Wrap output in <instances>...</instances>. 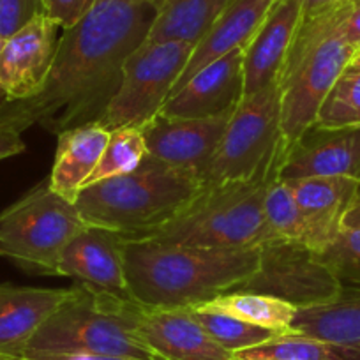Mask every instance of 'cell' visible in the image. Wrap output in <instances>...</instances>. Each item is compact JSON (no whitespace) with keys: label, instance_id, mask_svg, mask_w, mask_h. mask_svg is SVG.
I'll use <instances>...</instances> for the list:
<instances>
[{"label":"cell","instance_id":"1","mask_svg":"<svg viewBox=\"0 0 360 360\" xmlns=\"http://www.w3.org/2000/svg\"><path fill=\"white\" fill-rule=\"evenodd\" d=\"M159 6L148 0H96L64 29L46 83L36 96L0 105V122L58 136L101 120L122 82L126 58L150 34Z\"/></svg>","mask_w":360,"mask_h":360},{"label":"cell","instance_id":"2","mask_svg":"<svg viewBox=\"0 0 360 360\" xmlns=\"http://www.w3.org/2000/svg\"><path fill=\"white\" fill-rule=\"evenodd\" d=\"M258 249H205L129 238L124 245L131 299L150 307H195L235 290L258 269Z\"/></svg>","mask_w":360,"mask_h":360},{"label":"cell","instance_id":"3","mask_svg":"<svg viewBox=\"0 0 360 360\" xmlns=\"http://www.w3.org/2000/svg\"><path fill=\"white\" fill-rule=\"evenodd\" d=\"M202 176L147 152L129 173L85 186L75 205L86 224L140 238L180 214L203 191Z\"/></svg>","mask_w":360,"mask_h":360},{"label":"cell","instance_id":"4","mask_svg":"<svg viewBox=\"0 0 360 360\" xmlns=\"http://www.w3.org/2000/svg\"><path fill=\"white\" fill-rule=\"evenodd\" d=\"M129 300L98 293L76 283L71 297L41 325L18 359L65 360L76 355H117L162 360L138 335Z\"/></svg>","mask_w":360,"mask_h":360},{"label":"cell","instance_id":"5","mask_svg":"<svg viewBox=\"0 0 360 360\" xmlns=\"http://www.w3.org/2000/svg\"><path fill=\"white\" fill-rule=\"evenodd\" d=\"M345 6L346 0L321 15L302 20L293 39L279 76L281 127L286 152L314 126L328 92L356 51L338 30Z\"/></svg>","mask_w":360,"mask_h":360},{"label":"cell","instance_id":"6","mask_svg":"<svg viewBox=\"0 0 360 360\" xmlns=\"http://www.w3.org/2000/svg\"><path fill=\"white\" fill-rule=\"evenodd\" d=\"M278 176L205 186L182 212L140 238L226 251L258 249L274 238L266 226L263 198L270 180Z\"/></svg>","mask_w":360,"mask_h":360},{"label":"cell","instance_id":"7","mask_svg":"<svg viewBox=\"0 0 360 360\" xmlns=\"http://www.w3.org/2000/svg\"><path fill=\"white\" fill-rule=\"evenodd\" d=\"M285 155L281 86L276 82L245 96L235 108L202 180L212 186L279 175Z\"/></svg>","mask_w":360,"mask_h":360},{"label":"cell","instance_id":"8","mask_svg":"<svg viewBox=\"0 0 360 360\" xmlns=\"http://www.w3.org/2000/svg\"><path fill=\"white\" fill-rule=\"evenodd\" d=\"M85 226L75 203L46 179L0 212V256L29 274L58 276L62 251Z\"/></svg>","mask_w":360,"mask_h":360},{"label":"cell","instance_id":"9","mask_svg":"<svg viewBox=\"0 0 360 360\" xmlns=\"http://www.w3.org/2000/svg\"><path fill=\"white\" fill-rule=\"evenodd\" d=\"M195 44L145 39L122 68V82L99 124L105 129L143 127L168 98L191 58Z\"/></svg>","mask_w":360,"mask_h":360},{"label":"cell","instance_id":"10","mask_svg":"<svg viewBox=\"0 0 360 360\" xmlns=\"http://www.w3.org/2000/svg\"><path fill=\"white\" fill-rule=\"evenodd\" d=\"M258 269L235 290L285 300L297 309L328 302L342 283L318 256L299 240L270 238L258 248Z\"/></svg>","mask_w":360,"mask_h":360},{"label":"cell","instance_id":"11","mask_svg":"<svg viewBox=\"0 0 360 360\" xmlns=\"http://www.w3.org/2000/svg\"><path fill=\"white\" fill-rule=\"evenodd\" d=\"M126 240L122 231L86 224L62 251L58 276L75 279L98 293L129 300L124 263Z\"/></svg>","mask_w":360,"mask_h":360},{"label":"cell","instance_id":"12","mask_svg":"<svg viewBox=\"0 0 360 360\" xmlns=\"http://www.w3.org/2000/svg\"><path fill=\"white\" fill-rule=\"evenodd\" d=\"M141 341L162 360H237L198 323L191 307H150L129 300Z\"/></svg>","mask_w":360,"mask_h":360},{"label":"cell","instance_id":"13","mask_svg":"<svg viewBox=\"0 0 360 360\" xmlns=\"http://www.w3.org/2000/svg\"><path fill=\"white\" fill-rule=\"evenodd\" d=\"M244 99V46L216 58L173 92L161 115L205 119L235 112Z\"/></svg>","mask_w":360,"mask_h":360},{"label":"cell","instance_id":"14","mask_svg":"<svg viewBox=\"0 0 360 360\" xmlns=\"http://www.w3.org/2000/svg\"><path fill=\"white\" fill-rule=\"evenodd\" d=\"M58 29L62 27L55 20L41 15L4 41L0 50V89L6 101L29 99L43 89L57 53Z\"/></svg>","mask_w":360,"mask_h":360},{"label":"cell","instance_id":"15","mask_svg":"<svg viewBox=\"0 0 360 360\" xmlns=\"http://www.w3.org/2000/svg\"><path fill=\"white\" fill-rule=\"evenodd\" d=\"M345 176L360 182V126H311L288 148L279 169L281 180Z\"/></svg>","mask_w":360,"mask_h":360},{"label":"cell","instance_id":"16","mask_svg":"<svg viewBox=\"0 0 360 360\" xmlns=\"http://www.w3.org/2000/svg\"><path fill=\"white\" fill-rule=\"evenodd\" d=\"M231 113L205 119H173L158 113L141 127L147 152L202 176L219 147Z\"/></svg>","mask_w":360,"mask_h":360},{"label":"cell","instance_id":"17","mask_svg":"<svg viewBox=\"0 0 360 360\" xmlns=\"http://www.w3.org/2000/svg\"><path fill=\"white\" fill-rule=\"evenodd\" d=\"M302 23V0H278L244 46V98L279 82Z\"/></svg>","mask_w":360,"mask_h":360},{"label":"cell","instance_id":"18","mask_svg":"<svg viewBox=\"0 0 360 360\" xmlns=\"http://www.w3.org/2000/svg\"><path fill=\"white\" fill-rule=\"evenodd\" d=\"M285 182L302 214L306 244L320 251L342 228V217L359 193L360 182L345 176H307Z\"/></svg>","mask_w":360,"mask_h":360},{"label":"cell","instance_id":"19","mask_svg":"<svg viewBox=\"0 0 360 360\" xmlns=\"http://www.w3.org/2000/svg\"><path fill=\"white\" fill-rule=\"evenodd\" d=\"M71 293L72 288L0 285V355L18 359L30 338Z\"/></svg>","mask_w":360,"mask_h":360},{"label":"cell","instance_id":"20","mask_svg":"<svg viewBox=\"0 0 360 360\" xmlns=\"http://www.w3.org/2000/svg\"><path fill=\"white\" fill-rule=\"evenodd\" d=\"M276 2L278 0H233L224 9L219 20L214 23L212 29L207 32V36L195 46L191 58L176 82L173 92L210 62L223 57L233 48L245 46L249 39L255 36L256 30L259 29V25L265 22L266 15L274 8Z\"/></svg>","mask_w":360,"mask_h":360},{"label":"cell","instance_id":"21","mask_svg":"<svg viewBox=\"0 0 360 360\" xmlns=\"http://www.w3.org/2000/svg\"><path fill=\"white\" fill-rule=\"evenodd\" d=\"M108 138L110 131L99 122L72 127L58 134L53 168L48 176L51 191L75 203L98 166Z\"/></svg>","mask_w":360,"mask_h":360},{"label":"cell","instance_id":"22","mask_svg":"<svg viewBox=\"0 0 360 360\" xmlns=\"http://www.w3.org/2000/svg\"><path fill=\"white\" fill-rule=\"evenodd\" d=\"M290 330L360 352V281H346L332 300L297 309Z\"/></svg>","mask_w":360,"mask_h":360},{"label":"cell","instance_id":"23","mask_svg":"<svg viewBox=\"0 0 360 360\" xmlns=\"http://www.w3.org/2000/svg\"><path fill=\"white\" fill-rule=\"evenodd\" d=\"M233 0H162L147 39L198 44Z\"/></svg>","mask_w":360,"mask_h":360},{"label":"cell","instance_id":"24","mask_svg":"<svg viewBox=\"0 0 360 360\" xmlns=\"http://www.w3.org/2000/svg\"><path fill=\"white\" fill-rule=\"evenodd\" d=\"M200 306L219 311V313H226L230 316L238 318V320L276 332H290L292 321L297 314V307L285 302V300L262 295V293L242 292V290L224 292L217 295L216 299L200 304Z\"/></svg>","mask_w":360,"mask_h":360},{"label":"cell","instance_id":"25","mask_svg":"<svg viewBox=\"0 0 360 360\" xmlns=\"http://www.w3.org/2000/svg\"><path fill=\"white\" fill-rule=\"evenodd\" d=\"M235 356L237 360H360V352L290 330L237 352Z\"/></svg>","mask_w":360,"mask_h":360},{"label":"cell","instance_id":"26","mask_svg":"<svg viewBox=\"0 0 360 360\" xmlns=\"http://www.w3.org/2000/svg\"><path fill=\"white\" fill-rule=\"evenodd\" d=\"M193 316L198 320V323L205 328L207 334L214 339L219 346L231 353L242 352V349L252 348L269 339L276 338L281 332L270 330V328L258 327V325L248 323L244 320L230 316L226 313L209 309L205 306L191 307Z\"/></svg>","mask_w":360,"mask_h":360},{"label":"cell","instance_id":"27","mask_svg":"<svg viewBox=\"0 0 360 360\" xmlns=\"http://www.w3.org/2000/svg\"><path fill=\"white\" fill-rule=\"evenodd\" d=\"M145 155H147V145L141 127L126 126L110 131L105 152L85 186L133 172L143 161Z\"/></svg>","mask_w":360,"mask_h":360},{"label":"cell","instance_id":"28","mask_svg":"<svg viewBox=\"0 0 360 360\" xmlns=\"http://www.w3.org/2000/svg\"><path fill=\"white\" fill-rule=\"evenodd\" d=\"M263 212L272 237L306 244V226H304L302 214L288 182L279 176L270 180L263 198Z\"/></svg>","mask_w":360,"mask_h":360},{"label":"cell","instance_id":"29","mask_svg":"<svg viewBox=\"0 0 360 360\" xmlns=\"http://www.w3.org/2000/svg\"><path fill=\"white\" fill-rule=\"evenodd\" d=\"M314 126H360V71L346 68L318 112Z\"/></svg>","mask_w":360,"mask_h":360},{"label":"cell","instance_id":"30","mask_svg":"<svg viewBox=\"0 0 360 360\" xmlns=\"http://www.w3.org/2000/svg\"><path fill=\"white\" fill-rule=\"evenodd\" d=\"M318 256L341 283L360 281V228H341Z\"/></svg>","mask_w":360,"mask_h":360},{"label":"cell","instance_id":"31","mask_svg":"<svg viewBox=\"0 0 360 360\" xmlns=\"http://www.w3.org/2000/svg\"><path fill=\"white\" fill-rule=\"evenodd\" d=\"M41 15H46L43 0H0V37L9 39Z\"/></svg>","mask_w":360,"mask_h":360},{"label":"cell","instance_id":"32","mask_svg":"<svg viewBox=\"0 0 360 360\" xmlns=\"http://www.w3.org/2000/svg\"><path fill=\"white\" fill-rule=\"evenodd\" d=\"M46 15L62 27V30L75 25L96 0H43Z\"/></svg>","mask_w":360,"mask_h":360},{"label":"cell","instance_id":"33","mask_svg":"<svg viewBox=\"0 0 360 360\" xmlns=\"http://www.w3.org/2000/svg\"><path fill=\"white\" fill-rule=\"evenodd\" d=\"M338 30L346 43L360 50V0H346Z\"/></svg>","mask_w":360,"mask_h":360},{"label":"cell","instance_id":"34","mask_svg":"<svg viewBox=\"0 0 360 360\" xmlns=\"http://www.w3.org/2000/svg\"><path fill=\"white\" fill-rule=\"evenodd\" d=\"M25 148L27 145L22 140V133L9 124L0 122V161L23 154Z\"/></svg>","mask_w":360,"mask_h":360},{"label":"cell","instance_id":"35","mask_svg":"<svg viewBox=\"0 0 360 360\" xmlns=\"http://www.w3.org/2000/svg\"><path fill=\"white\" fill-rule=\"evenodd\" d=\"M345 0H302V20L313 18V16L321 15L335 6L342 4Z\"/></svg>","mask_w":360,"mask_h":360},{"label":"cell","instance_id":"36","mask_svg":"<svg viewBox=\"0 0 360 360\" xmlns=\"http://www.w3.org/2000/svg\"><path fill=\"white\" fill-rule=\"evenodd\" d=\"M342 228H360V189L342 217Z\"/></svg>","mask_w":360,"mask_h":360},{"label":"cell","instance_id":"37","mask_svg":"<svg viewBox=\"0 0 360 360\" xmlns=\"http://www.w3.org/2000/svg\"><path fill=\"white\" fill-rule=\"evenodd\" d=\"M65 360H140V359H131V356H117V355H76L69 356Z\"/></svg>","mask_w":360,"mask_h":360},{"label":"cell","instance_id":"38","mask_svg":"<svg viewBox=\"0 0 360 360\" xmlns=\"http://www.w3.org/2000/svg\"><path fill=\"white\" fill-rule=\"evenodd\" d=\"M349 68L359 69V71H360V50H356L355 53H353L352 60H349Z\"/></svg>","mask_w":360,"mask_h":360},{"label":"cell","instance_id":"39","mask_svg":"<svg viewBox=\"0 0 360 360\" xmlns=\"http://www.w3.org/2000/svg\"><path fill=\"white\" fill-rule=\"evenodd\" d=\"M2 46H4V39L0 37V50H2ZM4 101H6V96H4V92H2V89H0V105H2Z\"/></svg>","mask_w":360,"mask_h":360},{"label":"cell","instance_id":"40","mask_svg":"<svg viewBox=\"0 0 360 360\" xmlns=\"http://www.w3.org/2000/svg\"><path fill=\"white\" fill-rule=\"evenodd\" d=\"M0 360H18V359H13V356H6V355H0Z\"/></svg>","mask_w":360,"mask_h":360},{"label":"cell","instance_id":"41","mask_svg":"<svg viewBox=\"0 0 360 360\" xmlns=\"http://www.w3.org/2000/svg\"><path fill=\"white\" fill-rule=\"evenodd\" d=\"M148 2H154L155 6H159V8H161V4H162V0H148Z\"/></svg>","mask_w":360,"mask_h":360},{"label":"cell","instance_id":"42","mask_svg":"<svg viewBox=\"0 0 360 360\" xmlns=\"http://www.w3.org/2000/svg\"><path fill=\"white\" fill-rule=\"evenodd\" d=\"M18 360H23V359H18Z\"/></svg>","mask_w":360,"mask_h":360}]
</instances>
